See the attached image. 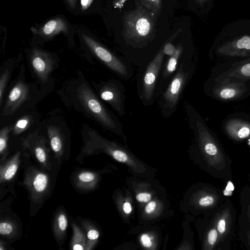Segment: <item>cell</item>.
Segmentation results:
<instances>
[{
	"instance_id": "obj_1",
	"label": "cell",
	"mask_w": 250,
	"mask_h": 250,
	"mask_svg": "<svg viewBox=\"0 0 250 250\" xmlns=\"http://www.w3.org/2000/svg\"><path fill=\"white\" fill-rule=\"evenodd\" d=\"M55 92L69 110L117 135L124 136L123 124L100 98L81 70H77Z\"/></svg>"
},
{
	"instance_id": "obj_2",
	"label": "cell",
	"mask_w": 250,
	"mask_h": 250,
	"mask_svg": "<svg viewBox=\"0 0 250 250\" xmlns=\"http://www.w3.org/2000/svg\"><path fill=\"white\" fill-rule=\"evenodd\" d=\"M25 65L21 63L16 77L9 83L0 105V127L11 124L18 117L36 108L48 94L35 82L26 81Z\"/></svg>"
},
{
	"instance_id": "obj_3",
	"label": "cell",
	"mask_w": 250,
	"mask_h": 250,
	"mask_svg": "<svg viewBox=\"0 0 250 250\" xmlns=\"http://www.w3.org/2000/svg\"><path fill=\"white\" fill-rule=\"evenodd\" d=\"M195 69V62L189 60L179 62L176 72L159 97V108L163 116L169 118L175 112Z\"/></svg>"
},
{
	"instance_id": "obj_4",
	"label": "cell",
	"mask_w": 250,
	"mask_h": 250,
	"mask_svg": "<svg viewBox=\"0 0 250 250\" xmlns=\"http://www.w3.org/2000/svg\"><path fill=\"white\" fill-rule=\"evenodd\" d=\"M26 59L34 82L50 93L55 85L52 73L59 66V58L54 53L34 46L26 52Z\"/></svg>"
},
{
	"instance_id": "obj_5",
	"label": "cell",
	"mask_w": 250,
	"mask_h": 250,
	"mask_svg": "<svg viewBox=\"0 0 250 250\" xmlns=\"http://www.w3.org/2000/svg\"><path fill=\"white\" fill-rule=\"evenodd\" d=\"M203 87L207 96L220 102H238L250 96V81L209 75Z\"/></svg>"
},
{
	"instance_id": "obj_6",
	"label": "cell",
	"mask_w": 250,
	"mask_h": 250,
	"mask_svg": "<svg viewBox=\"0 0 250 250\" xmlns=\"http://www.w3.org/2000/svg\"><path fill=\"white\" fill-rule=\"evenodd\" d=\"M38 129L46 137L53 151L58 156L62 155L71 131L61 110L57 108L47 113L41 120Z\"/></svg>"
},
{
	"instance_id": "obj_7",
	"label": "cell",
	"mask_w": 250,
	"mask_h": 250,
	"mask_svg": "<svg viewBox=\"0 0 250 250\" xmlns=\"http://www.w3.org/2000/svg\"><path fill=\"white\" fill-rule=\"evenodd\" d=\"M163 46L138 76L139 97L144 106L151 105L156 98V89L164 64Z\"/></svg>"
},
{
	"instance_id": "obj_8",
	"label": "cell",
	"mask_w": 250,
	"mask_h": 250,
	"mask_svg": "<svg viewBox=\"0 0 250 250\" xmlns=\"http://www.w3.org/2000/svg\"><path fill=\"white\" fill-rule=\"evenodd\" d=\"M154 26V14L140 5L125 15L123 35L125 39L139 43L150 38Z\"/></svg>"
},
{
	"instance_id": "obj_9",
	"label": "cell",
	"mask_w": 250,
	"mask_h": 250,
	"mask_svg": "<svg viewBox=\"0 0 250 250\" xmlns=\"http://www.w3.org/2000/svg\"><path fill=\"white\" fill-rule=\"evenodd\" d=\"M82 40L93 57L120 78H131L133 71L128 62H125L90 36L83 34Z\"/></svg>"
},
{
	"instance_id": "obj_10",
	"label": "cell",
	"mask_w": 250,
	"mask_h": 250,
	"mask_svg": "<svg viewBox=\"0 0 250 250\" xmlns=\"http://www.w3.org/2000/svg\"><path fill=\"white\" fill-rule=\"evenodd\" d=\"M91 84L100 98L109 104L120 116L125 115V90L118 80L91 81Z\"/></svg>"
},
{
	"instance_id": "obj_11",
	"label": "cell",
	"mask_w": 250,
	"mask_h": 250,
	"mask_svg": "<svg viewBox=\"0 0 250 250\" xmlns=\"http://www.w3.org/2000/svg\"><path fill=\"white\" fill-rule=\"evenodd\" d=\"M209 75L250 81V57L235 61L216 63L211 68Z\"/></svg>"
},
{
	"instance_id": "obj_12",
	"label": "cell",
	"mask_w": 250,
	"mask_h": 250,
	"mask_svg": "<svg viewBox=\"0 0 250 250\" xmlns=\"http://www.w3.org/2000/svg\"><path fill=\"white\" fill-rule=\"evenodd\" d=\"M41 121L36 108L29 111L16 119L12 124L10 139L21 141L36 130Z\"/></svg>"
},
{
	"instance_id": "obj_13",
	"label": "cell",
	"mask_w": 250,
	"mask_h": 250,
	"mask_svg": "<svg viewBox=\"0 0 250 250\" xmlns=\"http://www.w3.org/2000/svg\"><path fill=\"white\" fill-rule=\"evenodd\" d=\"M222 128L230 136L243 139L250 136V116L236 113L228 116Z\"/></svg>"
},
{
	"instance_id": "obj_14",
	"label": "cell",
	"mask_w": 250,
	"mask_h": 250,
	"mask_svg": "<svg viewBox=\"0 0 250 250\" xmlns=\"http://www.w3.org/2000/svg\"><path fill=\"white\" fill-rule=\"evenodd\" d=\"M184 47L182 43H179L176 46V50L172 56L168 57L167 61L163 64L161 71V78L159 80L156 89L162 90L163 87L165 85L170 77L173 76L176 72L179 64V60L183 52Z\"/></svg>"
},
{
	"instance_id": "obj_15",
	"label": "cell",
	"mask_w": 250,
	"mask_h": 250,
	"mask_svg": "<svg viewBox=\"0 0 250 250\" xmlns=\"http://www.w3.org/2000/svg\"><path fill=\"white\" fill-rule=\"evenodd\" d=\"M21 56L12 58L6 60L0 68V105L2 104L7 88L10 83L12 74L20 65Z\"/></svg>"
},
{
	"instance_id": "obj_16",
	"label": "cell",
	"mask_w": 250,
	"mask_h": 250,
	"mask_svg": "<svg viewBox=\"0 0 250 250\" xmlns=\"http://www.w3.org/2000/svg\"><path fill=\"white\" fill-rule=\"evenodd\" d=\"M68 25L62 18L51 20L45 23L40 30V34L43 37L51 38L60 32L67 33Z\"/></svg>"
},
{
	"instance_id": "obj_17",
	"label": "cell",
	"mask_w": 250,
	"mask_h": 250,
	"mask_svg": "<svg viewBox=\"0 0 250 250\" xmlns=\"http://www.w3.org/2000/svg\"><path fill=\"white\" fill-rule=\"evenodd\" d=\"M20 153L18 152L13 160L9 162L3 167L0 168L1 182L8 181L12 179L16 174L18 167V158Z\"/></svg>"
},
{
	"instance_id": "obj_18",
	"label": "cell",
	"mask_w": 250,
	"mask_h": 250,
	"mask_svg": "<svg viewBox=\"0 0 250 250\" xmlns=\"http://www.w3.org/2000/svg\"><path fill=\"white\" fill-rule=\"evenodd\" d=\"M48 183V178L45 174L42 172H37L31 180L30 187L33 191L41 193L46 190Z\"/></svg>"
},
{
	"instance_id": "obj_19",
	"label": "cell",
	"mask_w": 250,
	"mask_h": 250,
	"mask_svg": "<svg viewBox=\"0 0 250 250\" xmlns=\"http://www.w3.org/2000/svg\"><path fill=\"white\" fill-rule=\"evenodd\" d=\"M12 128V124L0 127V153L1 157H4L8 148L10 135Z\"/></svg>"
},
{
	"instance_id": "obj_20",
	"label": "cell",
	"mask_w": 250,
	"mask_h": 250,
	"mask_svg": "<svg viewBox=\"0 0 250 250\" xmlns=\"http://www.w3.org/2000/svg\"><path fill=\"white\" fill-rule=\"evenodd\" d=\"M73 236L72 242V249L83 250L86 245V239L84 234L76 226H73Z\"/></svg>"
},
{
	"instance_id": "obj_21",
	"label": "cell",
	"mask_w": 250,
	"mask_h": 250,
	"mask_svg": "<svg viewBox=\"0 0 250 250\" xmlns=\"http://www.w3.org/2000/svg\"><path fill=\"white\" fill-rule=\"evenodd\" d=\"M141 6L151 10L154 15L158 14L161 8V0H139Z\"/></svg>"
},
{
	"instance_id": "obj_22",
	"label": "cell",
	"mask_w": 250,
	"mask_h": 250,
	"mask_svg": "<svg viewBox=\"0 0 250 250\" xmlns=\"http://www.w3.org/2000/svg\"><path fill=\"white\" fill-rule=\"evenodd\" d=\"M67 226V218L63 213L59 214L57 220V227L60 232H64Z\"/></svg>"
},
{
	"instance_id": "obj_23",
	"label": "cell",
	"mask_w": 250,
	"mask_h": 250,
	"mask_svg": "<svg viewBox=\"0 0 250 250\" xmlns=\"http://www.w3.org/2000/svg\"><path fill=\"white\" fill-rule=\"evenodd\" d=\"M95 179L94 174L91 172H83L78 175L79 181L83 183L92 182Z\"/></svg>"
},
{
	"instance_id": "obj_24",
	"label": "cell",
	"mask_w": 250,
	"mask_h": 250,
	"mask_svg": "<svg viewBox=\"0 0 250 250\" xmlns=\"http://www.w3.org/2000/svg\"><path fill=\"white\" fill-rule=\"evenodd\" d=\"M13 227L11 224L3 222L0 223V233L1 235H7L13 231Z\"/></svg>"
},
{
	"instance_id": "obj_25",
	"label": "cell",
	"mask_w": 250,
	"mask_h": 250,
	"mask_svg": "<svg viewBox=\"0 0 250 250\" xmlns=\"http://www.w3.org/2000/svg\"><path fill=\"white\" fill-rule=\"evenodd\" d=\"M163 50L165 55L170 57L175 53L176 50V46L173 45L170 42H167L163 46Z\"/></svg>"
},
{
	"instance_id": "obj_26",
	"label": "cell",
	"mask_w": 250,
	"mask_h": 250,
	"mask_svg": "<svg viewBox=\"0 0 250 250\" xmlns=\"http://www.w3.org/2000/svg\"><path fill=\"white\" fill-rule=\"evenodd\" d=\"M214 202V199L211 196H206L200 199L199 204L202 207H207L212 205Z\"/></svg>"
},
{
	"instance_id": "obj_27",
	"label": "cell",
	"mask_w": 250,
	"mask_h": 250,
	"mask_svg": "<svg viewBox=\"0 0 250 250\" xmlns=\"http://www.w3.org/2000/svg\"><path fill=\"white\" fill-rule=\"evenodd\" d=\"M136 198L137 200L140 202L146 203L151 199V196L149 193L142 192L138 194Z\"/></svg>"
},
{
	"instance_id": "obj_28",
	"label": "cell",
	"mask_w": 250,
	"mask_h": 250,
	"mask_svg": "<svg viewBox=\"0 0 250 250\" xmlns=\"http://www.w3.org/2000/svg\"><path fill=\"white\" fill-rule=\"evenodd\" d=\"M217 233L215 229H212L208 233V240L209 244L212 245L216 242Z\"/></svg>"
},
{
	"instance_id": "obj_29",
	"label": "cell",
	"mask_w": 250,
	"mask_h": 250,
	"mask_svg": "<svg viewBox=\"0 0 250 250\" xmlns=\"http://www.w3.org/2000/svg\"><path fill=\"white\" fill-rule=\"evenodd\" d=\"M141 241L142 245L145 247L149 248L152 245L151 239L146 234H144L141 236Z\"/></svg>"
},
{
	"instance_id": "obj_30",
	"label": "cell",
	"mask_w": 250,
	"mask_h": 250,
	"mask_svg": "<svg viewBox=\"0 0 250 250\" xmlns=\"http://www.w3.org/2000/svg\"><path fill=\"white\" fill-rule=\"evenodd\" d=\"M87 236L89 240L94 241L99 238V233L96 229H90L87 232Z\"/></svg>"
},
{
	"instance_id": "obj_31",
	"label": "cell",
	"mask_w": 250,
	"mask_h": 250,
	"mask_svg": "<svg viewBox=\"0 0 250 250\" xmlns=\"http://www.w3.org/2000/svg\"><path fill=\"white\" fill-rule=\"evenodd\" d=\"M156 207V203L154 201L149 202L145 207V211L149 214L154 211Z\"/></svg>"
},
{
	"instance_id": "obj_32",
	"label": "cell",
	"mask_w": 250,
	"mask_h": 250,
	"mask_svg": "<svg viewBox=\"0 0 250 250\" xmlns=\"http://www.w3.org/2000/svg\"><path fill=\"white\" fill-rule=\"evenodd\" d=\"M93 1V0H81V9L83 11L87 9Z\"/></svg>"
},
{
	"instance_id": "obj_33",
	"label": "cell",
	"mask_w": 250,
	"mask_h": 250,
	"mask_svg": "<svg viewBox=\"0 0 250 250\" xmlns=\"http://www.w3.org/2000/svg\"><path fill=\"white\" fill-rule=\"evenodd\" d=\"M217 229L220 233H223L226 230V222L224 220H220L217 225Z\"/></svg>"
},
{
	"instance_id": "obj_34",
	"label": "cell",
	"mask_w": 250,
	"mask_h": 250,
	"mask_svg": "<svg viewBox=\"0 0 250 250\" xmlns=\"http://www.w3.org/2000/svg\"><path fill=\"white\" fill-rule=\"evenodd\" d=\"M234 189V187L231 182H229L228 185L226 187V189L225 190L224 193L226 196H230L231 194L230 191L232 192Z\"/></svg>"
},
{
	"instance_id": "obj_35",
	"label": "cell",
	"mask_w": 250,
	"mask_h": 250,
	"mask_svg": "<svg viewBox=\"0 0 250 250\" xmlns=\"http://www.w3.org/2000/svg\"><path fill=\"white\" fill-rule=\"evenodd\" d=\"M123 210L126 214H129L132 210L131 206L128 202H125L123 205Z\"/></svg>"
},
{
	"instance_id": "obj_36",
	"label": "cell",
	"mask_w": 250,
	"mask_h": 250,
	"mask_svg": "<svg viewBox=\"0 0 250 250\" xmlns=\"http://www.w3.org/2000/svg\"><path fill=\"white\" fill-rule=\"evenodd\" d=\"M70 7L74 8L76 7L77 0H66Z\"/></svg>"
}]
</instances>
